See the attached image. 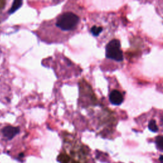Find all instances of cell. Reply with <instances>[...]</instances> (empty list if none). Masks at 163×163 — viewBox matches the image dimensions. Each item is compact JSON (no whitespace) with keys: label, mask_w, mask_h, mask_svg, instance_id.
<instances>
[{"label":"cell","mask_w":163,"mask_h":163,"mask_svg":"<svg viewBox=\"0 0 163 163\" xmlns=\"http://www.w3.org/2000/svg\"><path fill=\"white\" fill-rule=\"evenodd\" d=\"M106 57L108 59L121 62L122 61L124 57L122 51L121 49L120 41L114 39L108 43L106 46Z\"/></svg>","instance_id":"cell-2"},{"label":"cell","mask_w":163,"mask_h":163,"mask_svg":"<svg viewBox=\"0 0 163 163\" xmlns=\"http://www.w3.org/2000/svg\"><path fill=\"white\" fill-rule=\"evenodd\" d=\"M19 131L20 129L18 127H13L10 125L4 127L2 130L3 136L9 140L13 139L18 134Z\"/></svg>","instance_id":"cell-3"},{"label":"cell","mask_w":163,"mask_h":163,"mask_svg":"<svg viewBox=\"0 0 163 163\" xmlns=\"http://www.w3.org/2000/svg\"><path fill=\"white\" fill-rule=\"evenodd\" d=\"M22 5H23V2L22 1H14L9 10V13L11 14L14 13L16 10H17L20 7H21Z\"/></svg>","instance_id":"cell-6"},{"label":"cell","mask_w":163,"mask_h":163,"mask_svg":"<svg viewBox=\"0 0 163 163\" xmlns=\"http://www.w3.org/2000/svg\"><path fill=\"white\" fill-rule=\"evenodd\" d=\"M148 127H149V129L154 132H156L158 131V126L157 125V123L156 122H155V120H151L150 121L149 123V125H148Z\"/></svg>","instance_id":"cell-7"},{"label":"cell","mask_w":163,"mask_h":163,"mask_svg":"<svg viewBox=\"0 0 163 163\" xmlns=\"http://www.w3.org/2000/svg\"><path fill=\"white\" fill-rule=\"evenodd\" d=\"M109 100L114 105H119L124 101L122 94L118 90H113L109 95Z\"/></svg>","instance_id":"cell-4"},{"label":"cell","mask_w":163,"mask_h":163,"mask_svg":"<svg viewBox=\"0 0 163 163\" xmlns=\"http://www.w3.org/2000/svg\"><path fill=\"white\" fill-rule=\"evenodd\" d=\"M159 161H160L162 163H163V155H161L160 158H159Z\"/></svg>","instance_id":"cell-9"},{"label":"cell","mask_w":163,"mask_h":163,"mask_svg":"<svg viewBox=\"0 0 163 163\" xmlns=\"http://www.w3.org/2000/svg\"><path fill=\"white\" fill-rule=\"evenodd\" d=\"M155 144L159 150L163 151V136H158L155 139Z\"/></svg>","instance_id":"cell-8"},{"label":"cell","mask_w":163,"mask_h":163,"mask_svg":"<svg viewBox=\"0 0 163 163\" xmlns=\"http://www.w3.org/2000/svg\"><path fill=\"white\" fill-rule=\"evenodd\" d=\"M103 31V27L101 26L93 25L90 29V32L94 36H100Z\"/></svg>","instance_id":"cell-5"},{"label":"cell","mask_w":163,"mask_h":163,"mask_svg":"<svg viewBox=\"0 0 163 163\" xmlns=\"http://www.w3.org/2000/svg\"><path fill=\"white\" fill-rule=\"evenodd\" d=\"M80 17L73 11H64L59 14L54 20V29L59 33L64 34L76 31L80 23Z\"/></svg>","instance_id":"cell-1"}]
</instances>
